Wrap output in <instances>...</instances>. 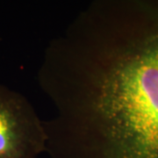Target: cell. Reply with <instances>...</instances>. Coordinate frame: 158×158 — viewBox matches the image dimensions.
Returning <instances> with one entry per match:
<instances>
[{
  "mask_svg": "<svg viewBox=\"0 0 158 158\" xmlns=\"http://www.w3.org/2000/svg\"><path fill=\"white\" fill-rule=\"evenodd\" d=\"M95 3L62 35L44 90L53 158H158V12Z\"/></svg>",
  "mask_w": 158,
  "mask_h": 158,
  "instance_id": "obj_1",
  "label": "cell"
},
{
  "mask_svg": "<svg viewBox=\"0 0 158 158\" xmlns=\"http://www.w3.org/2000/svg\"><path fill=\"white\" fill-rule=\"evenodd\" d=\"M48 135L25 97L0 85V158H39Z\"/></svg>",
  "mask_w": 158,
  "mask_h": 158,
  "instance_id": "obj_2",
  "label": "cell"
}]
</instances>
